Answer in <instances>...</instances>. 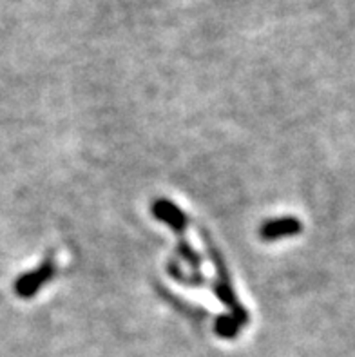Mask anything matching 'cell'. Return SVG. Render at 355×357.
<instances>
[{
	"instance_id": "obj_1",
	"label": "cell",
	"mask_w": 355,
	"mask_h": 357,
	"mask_svg": "<svg viewBox=\"0 0 355 357\" xmlns=\"http://www.w3.org/2000/svg\"><path fill=\"white\" fill-rule=\"evenodd\" d=\"M301 231V223L297 222L296 218H281V220H272V222L265 223V227L261 229V236L266 241H274L285 236H294Z\"/></svg>"
},
{
	"instance_id": "obj_2",
	"label": "cell",
	"mask_w": 355,
	"mask_h": 357,
	"mask_svg": "<svg viewBox=\"0 0 355 357\" xmlns=\"http://www.w3.org/2000/svg\"><path fill=\"white\" fill-rule=\"evenodd\" d=\"M54 274V265L51 261L44 263L40 268L33 274H27L26 278L18 281V292L22 296H29V294H35L36 290L40 289L44 285V281L50 280L51 276Z\"/></svg>"
}]
</instances>
